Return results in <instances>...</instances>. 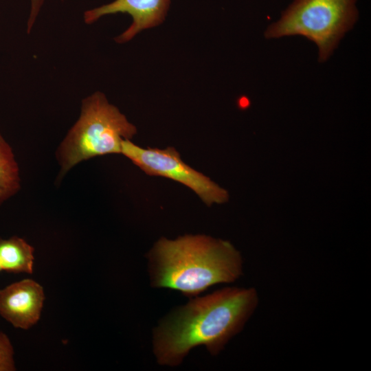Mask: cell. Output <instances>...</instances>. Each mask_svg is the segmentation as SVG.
I'll use <instances>...</instances> for the list:
<instances>
[{
  "mask_svg": "<svg viewBox=\"0 0 371 371\" xmlns=\"http://www.w3.org/2000/svg\"><path fill=\"white\" fill-rule=\"evenodd\" d=\"M170 3V0H115L110 3L86 11L84 19L87 23H91L107 14H129L133 19L131 25L115 38L118 43H125L140 31L161 23L167 14Z\"/></svg>",
  "mask_w": 371,
  "mask_h": 371,
  "instance_id": "obj_7",
  "label": "cell"
},
{
  "mask_svg": "<svg viewBox=\"0 0 371 371\" xmlns=\"http://www.w3.org/2000/svg\"><path fill=\"white\" fill-rule=\"evenodd\" d=\"M121 154L149 175L167 177L185 185L207 205L221 203L227 200L228 195L225 190L184 163L172 147L144 148L130 139H124Z\"/></svg>",
  "mask_w": 371,
  "mask_h": 371,
  "instance_id": "obj_5",
  "label": "cell"
},
{
  "mask_svg": "<svg viewBox=\"0 0 371 371\" xmlns=\"http://www.w3.org/2000/svg\"><path fill=\"white\" fill-rule=\"evenodd\" d=\"M45 295L43 286L26 278L0 289V315L14 328L27 330L40 319Z\"/></svg>",
  "mask_w": 371,
  "mask_h": 371,
  "instance_id": "obj_6",
  "label": "cell"
},
{
  "mask_svg": "<svg viewBox=\"0 0 371 371\" xmlns=\"http://www.w3.org/2000/svg\"><path fill=\"white\" fill-rule=\"evenodd\" d=\"M21 188L19 167L11 146L0 133V204Z\"/></svg>",
  "mask_w": 371,
  "mask_h": 371,
  "instance_id": "obj_9",
  "label": "cell"
},
{
  "mask_svg": "<svg viewBox=\"0 0 371 371\" xmlns=\"http://www.w3.org/2000/svg\"><path fill=\"white\" fill-rule=\"evenodd\" d=\"M259 304L254 287L228 286L192 297L175 308L153 330V352L159 364L179 365L200 345L217 355L243 330Z\"/></svg>",
  "mask_w": 371,
  "mask_h": 371,
  "instance_id": "obj_1",
  "label": "cell"
},
{
  "mask_svg": "<svg viewBox=\"0 0 371 371\" xmlns=\"http://www.w3.org/2000/svg\"><path fill=\"white\" fill-rule=\"evenodd\" d=\"M34 249L25 240L13 236L0 238V269L8 273H32Z\"/></svg>",
  "mask_w": 371,
  "mask_h": 371,
  "instance_id": "obj_8",
  "label": "cell"
},
{
  "mask_svg": "<svg viewBox=\"0 0 371 371\" xmlns=\"http://www.w3.org/2000/svg\"><path fill=\"white\" fill-rule=\"evenodd\" d=\"M44 0H31V11L27 23V30L30 31L38 14Z\"/></svg>",
  "mask_w": 371,
  "mask_h": 371,
  "instance_id": "obj_11",
  "label": "cell"
},
{
  "mask_svg": "<svg viewBox=\"0 0 371 371\" xmlns=\"http://www.w3.org/2000/svg\"><path fill=\"white\" fill-rule=\"evenodd\" d=\"M357 0H294L270 25L267 38L300 35L314 42L319 61H326L357 21Z\"/></svg>",
  "mask_w": 371,
  "mask_h": 371,
  "instance_id": "obj_4",
  "label": "cell"
},
{
  "mask_svg": "<svg viewBox=\"0 0 371 371\" xmlns=\"http://www.w3.org/2000/svg\"><path fill=\"white\" fill-rule=\"evenodd\" d=\"M0 271H1V269H0Z\"/></svg>",
  "mask_w": 371,
  "mask_h": 371,
  "instance_id": "obj_12",
  "label": "cell"
},
{
  "mask_svg": "<svg viewBox=\"0 0 371 371\" xmlns=\"http://www.w3.org/2000/svg\"><path fill=\"white\" fill-rule=\"evenodd\" d=\"M137 129L104 95L96 92L85 98L80 115L56 151L63 177L78 164L98 156L121 153L122 142Z\"/></svg>",
  "mask_w": 371,
  "mask_h": 371,
  "instance_id": "obj_3",
  "label": "cell"
},
{
  "mask_svg": "<svg viewBox=\"0 0 371 371\" xmlns=\"http://www.w3.org/2000/svg\"><path fill=\"white\" fill-rule=\"evenodd\" d=\"M14 348L8 336L0 332V371L16 370Z\"/></svg>",
  "mask_w": 371,
  "mask_h": 371,
  "instance_id": "obj_10",
  "label": "cell"
},
{
  "mask_svg": "<svg viewBox=\"0 0 371 371\" xmlns=\"http://www.w3.org/2000/svg\"><path fill=\"white\" fill-rule=\"evenodd\" d=\"M153 287L193 297L210 286L232 283L243 273L240 252L228 241L205 235L160 238L147 255Z\"/></svg>",
  "mask_w": 371,
  "mask_h": 371,
  "instance_id": "obj_2",
  "label": "cell"
}]
</instances>
